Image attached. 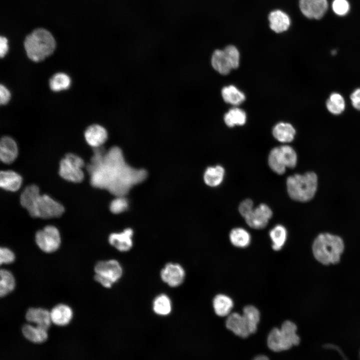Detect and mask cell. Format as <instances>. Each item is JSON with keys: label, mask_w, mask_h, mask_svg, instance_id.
<instances>
[{"label": "cell", "mask_w": 360, "mask_h": 360, "mask_svg": "<svg viewBox=\"0 0 360 360\" xmlns=\"http://www.w3.org/2000/svg\"><path fill=\"white\" fill-rule=\"evenodd\" d=\"M86 169L92 186L106 190L116 196H124L147 176L144 170L136 169L128 164L118 146L108 151L101 146L94 148Z\"/></svg>", "instance_id": "1"}, {"label": "cell", "mask_w": 360, "mask_h": 360, "mask_svg": "<svg viewBox=\"0 0 360 360\" xmlns=\"http://www.w3.org/2000/svg\"><path fill=\"white\" fill-rule=\"evenodd\" d=\"M52 35L46 29L37 28L25 38L24 46L28 58L35 62L44 60L52 54L56 48Z\"/></svg>", "instance_id": "2"}, {"label": "cell", "mask_w": 360, "mask_h": 360, "mask_svg": "<svg viewBox=\"0 0 360 360\" xmlns=\"http://www.w3.org/2000/svg\"><path fill=\"white\" fill-rule=\"evenodd\" d=\"M344 249L342 240L337 236L328 233L320 234L312 244L314 258L324 264L338 263Z\"/></svg>", "instance_id": "3"}, {"label": "cell", "mask_w": 360, "mask_h": 360, "mask_svg": "<svg viewBox=\"0 0 360 360\" xmlns=\"http://www.w3.org/2000/svg\"><path fill=\"white\" fill-rule=\"evenodd\" d=\"M286 189L290 197L296 201L306 202L314 196L318 187V177L312 172L295 174L287 178Z\"/></svg>", "instance_id": "4"}, {"label": "cell", "mask_w": 360, "mask_h": 360, "mask_svg": "<svg viewBox=\"0 0 360 360\" xmlns=\"http://www.w3.org/2000/svg\"><path fill=\"white\" fill-rule=\"evenodd\" d=\"M296 330L295 324L290 320L284 322L280 328H274L268 336V348L274 352H278L298 344L300 338L296 334Z\"/></svg>", "instance_id": "5"}, {"label": "cell", "mask_w": 360, "mask_h": 360, "mask_svg": "<svg viewBox=\"0 0 360 360\" xmlns=\"http://www.w3.org/2000/svg\"><path fill=\"white\" fill-rule=\"evenodd\" d=\"M297 155L294 149L284 145L273 148L268 157L270 168L278 174H284L287 168H292L296 165Z\"/></svg>", "instance_id": "6"}, {"label": "cell", "mask_w": 360, "mask_h": 360, "mask_svg": "<svg viewBox=\"0 0 360 360\" xmlns=\"http://www.w3.org/2000/svg\"><path fill=\"white\" fill-rule=\"evenodd\" d=\"M26 210L32 217L42 218L60 216L64 211L62 205L46 194H39Z\"/></svg>", "instance_id": "7"}, {"label": "cell", "mask_w": 360, "mask_h": 360, "mask_svg": "<svg viewBox=\"0 0 360 360\" xmlns=\"http://www.w3.org/2000/svg\"><path fill=\"white\" fill-rule=\"evenodd\" d=\"M95 280L103 286L110 288L122 276V269L116 260L98 262L95 266Z\"/></svg>", "instance_id": "8"}, {"label": "cell", "mask_w": 360, "mask_h": 360, "mask_svg": "<svg viewBox=\"0 0 360 360\" xmlns=\"http://www.w3.org/2000/svg\"><path fill=\"white\" fill-rule=\"evenodd\" d=\"M83 160L72 153L67 154L60 162L59 174L64 179L74 182H80L84 178L82 168Z\"/></svg>", "instance_id": "9"}, {"label": "cell", "mask_w": 360, "mask_h": 360, "mask_svg": "<svg viewBox=\"0 0 360 360\" xmlns=\"http://www.w3.org/2000/svg\"><path fill=\"white\" fill-rule=\"evenodd\" d=\"M36 244L39 248L46 252H52L56 250L60 244V236L56 228L48 226L36 234Z\"/></svg>", "instance_id": "10"}, {"label": "cell", "mask_w": 360, "mask_h": 360, "mask_svg": "<svg viewBox=\"0 0 360 360\" xmlns=\"http://www.w3.org/2000/svg\"><path fill=\"white\" fill-rule=\"evenodd\" d=\"M272 216L270 208L266 204H261L256 208H253L244 218L250 228L262 229L267 226Z\"/></svg>", "instance_id": "11"}, {"label": "cell", "mask_w": 360, "mask_h": 360, "mask_svg": "<svg viewBox=\"0 0 360 360\" xmlns=\"http://www.w3.org/2000/svg\"><path fill=\"white\" fill-rule=\"evenodd\" d=\"M299 6L305 16L319 20L326 12L328 2L327 0H300Z\"/></svg>", "instance_id": "12"}, {"label": "cell", "mask_w": 360, "mask_h": 360, "mask_svg": "<svg viewBox=\"0 0 360 360\" xmlns=\"http://www.w3.org/2000/svg\"><path fill=\"white\" fill-rule=\"evenodd\" d=\"M184 276L183 268L177 264H167L160 272L162 280L171 287H176L182 284Z\"/></svg>", "instance_id": "13"}, {"label": "cell", "mask_w": 360, "mask_h": 360, "mask_svg": "<svg viewBox=\"0 0 360 360\" xmlns=\"http://www.w3.org/2000/svg\"><path fill=\"white\" fill-rule=\"evenodd\" d=\"M226 326L236 335L242 338L252 334L248 323L242 314H230L226 320Z\"/></svg>", "instance_id": "14"}, {"label": "cell", "mask_w": 360, "mask_h": 360, "mask_svg": "<svg viewBox=\"0 0 360 360\" xmlns=\"http://www.w3.org/2000/svg\"><path fill=\"white\" fill-rule=\"evenodd\" d=\"M84 138L88 144L94 148L101 146L107 140L108 134L102 126L94 124L89 126L85 130Z\"/></svg>", "instance_id": "15"}, {"label": "cell", "mask_w": 360, "mask_h": 360, "mask_svg": "<svg viewBox=\"0 0 360 360\" xmlns=\"http://www.w3.org/2000/svg\"><path fill=\"white\" fill-rule=\"evenodd\" d=\"M133 230L127 228L120 233H112L108 237V242L120 252L129 250L132 246Z\"/></svg>", "instance_id": "16"}, {"label": "cell", "mask_w": 360, "mask_h": 360, "mask_svg": "<svg viewBox=\"0 0 360 360\" xmlns=\"http://www.w3.org/2000/svg\"><path fill=\"white\" fill-rule=\"evenodd\" d=\"M210 61L213 68L222 75L228 74L234 69L232 62L224 50H214Z\"/></svg>", "instance_id": "17"}, {"label": "cell", "mask_w": 360, "mask_h": 360, "mask_svg": "<svg viewBox=\"0 0 360 360\" xmlns=\"http://www.w3.org/2000/svg\"><path fill=\"white\" fill-rule=\"evenodd\" d=\"M26 320L36 326L48 330L52 322L50 312L42 308H30L26 312Z\"/></svg>", "instance_id": "18"}, {"label": "cell", "mask_w": 360, "mask_h": 360, "mask_svg": "<svg viewBox=\"0 0 360 360\" xmlns=\"http://www.w3.org/2000/svg\"><path fill=\"white\" fill-rule=\"evenodd\" d=\"M18 149L16 142L10 137L5 136L0 142V158L4 163L10 164L16 158Z\"/></svg>", "instance_id": "19"}, {"label": "cell", "mask_w": 360, "mask_h": 360, "mask_svg": "<svg viewBox=\"0 0 360 360\" xmlns=\"http://www.w3.org/2000/svg\"><path fill=\"white\" fill-rule=\"evenodd\" d=\"M270 26L276 33L284 32L288 30L290 24L289 16L280 10H274L268 15Z\"/></svg>", "instance_id": "20"}, {"label": "cell", "mask_w": 360, "mask_h": 360, "mask_svg": "<svg viewBox=\"0 0 360 360\" xmlns=\"http://www.w3.org/2000/svg\"><path fill=\"white\" fill-rule=\"evenodd\" d=\"M51 320L54 324L64 326L68 324L72 317V310L68 306L59 304L56 306L50 312Z\"/></svg>", "instance_id": "21"}, {"label": "cell", "mask_w": 360, "mask_h": 360, "mask_svg": "<svg viewBox=\"0 0 360 360\" xmlns=\"http://www.w3.org/2000/svg\"><path fill=\"white\" fill-rule=\"evenodd\" d=\"M22 182L20 175L12 170L1 171L0 186L6 190L15 192L19 189Z\"/></svg>", "instance_id": "22"}, {"label": "cell", "mask_w": 360, "mask_h": 360, "mask_svg": "<svg viewBox=\"0 0 360 360\" xmlns=\"http://www.w3.org/2000/svg\"><path fill=\"white\" fill-rule=\"evenodd\" d=\"M274 138L281 142H291L294 139L296 130L292 124L286 122H279L272 129Z\"/></svg>", "instance_id": "23"}, {"label": "cell", "mask_w": 360, "mask_h": 360, "mask_svg": "<svg viewBox=\"0 0 360 360\" xmlns=\"http://www.w3.org/2000/svg\"><path fill=\"white\" fill-rule=\"evenodd\" d=\"M22 332L27 340L36 344L44 342L48 336L46 330L29 324H24L22 328Z\"/></svg>", "instance_id": "24"}, {"label": "cell", "mask_w": 360, "mask_h": 360, "mask_svg": "<svg viewBox=\"0 0 360 360\" xmlns=\"http://www.w3.org/2000/svg\"><path fill=\"white\" fill-rule=\"evenodd\" d=\"M224 172V170L221 166L208 167L204 174V182L211 187L217 186L222 182Z\"/></svg>", "instance_id": "25"}, {"label": "cell", "mask_w": 360, "mask_h": 360, "mask_svg": "<svg viewBox=\"0 0 360 360\" xmlns=\"http://www.w3.org/2000/svg\"><path fill=\"white\" fill-rule=\"evenodd\" d=\"M234 306L232 300L228 296L219 294L213 300V307L215 313L218 316H228Z\"/></svg>", "instance_id": "26"}, {"label": "cell", "mask_w": 360, "mask_h": 360, "mask_svg": "<svg viewBox=\"0 0 360 360\" xmlns=\"http://www.w3.org/2000/svg\"><path fill=\"white\" fill-rule=\"evenodd\" d=\"M222 96L226 102L232 105H238L245 100L244 93L232 85L224 87L222 90Z\"/></svg>", "instance_id": "27"}, {"label": "cell", "mask_w": 360, "mask_h": 360, "mask_svg": "<svg viewBox=\"0 0 360 360\" xmlns=\"http://www.w3.org/2000/svg\"><path fill=\"white\" fill-rule=\"evenodd\" d=\"M232 244L238 248H245L250 244L251 237L248 231L242 228H233L230 234Z\"/></svg>", "instance_id": "28"}, {"label": "cell", "mask_w": 360, "mask_h": 360, "mask_svg": "<svg viewBox=\"0 0 360 360\" xmlns=\"http://www.w3.org/2000/svg\"><path fill=\"white\" fill-rule=\"evenodd\" d=\"M246 116L245 112L238 108H232L228 110L224 116V121L228 127L234 126L244 125L246 122Z\"/></svg>", "instance_id": "29"}, {"label": "cell", "mask_w": 360, "mask_h": 360, "mask_svg": "<svg viewBox=\"0 0 360 360\" xmlns=\"http://www.w3.org/2000/svg\"><path fill=\"white\" fill-rule=\"evenodd\" d=\"M287 236L286 228L281 224H278L270 232V236L272 240V248L275 250H280L284 246Z\"/></svg>", "instance_id": "30"}, {"label": "cell", "mask_w": 360, "mask_h": 360, "mask_svg": "<svg viewBox=\"0 0 360 360\" xmlns=\"http://www.w3.org/2000/svg\"><path fill=\"white\" fill-rule=\"evenodd\" d=\"M0 296L3 297L13 290L16 282L12 274L5 269L0 270Z\"/></svg>", "instance_id": "31"}, {"label": "cell", "mask_w": 360, "mask_h": 360, "mask_svg": "<svg viewBox=\"0 0 360 360\" xmlns=\"http://www.w3.org/2000/svg\"><path fill=\"white\" fill-rule=\"evenodd\" d=\"M154 312L160 316H166L172 310V302L166 295L162 294L157 296L153 302Z\"/></svg>", "instance_id": "32"}, {"label": "cell", "mask_w": 360, "mask_h": 360, "mask_svg": "<svg viewBox=\"0 0 360 360\" xmlns=\"http://www.w3.org/2000/svg\"><path fill=\"white\" fill-rule=\"evenodd\" d=\"M242 314L248 323L251 334L254 333L260 320L259 310L255 306L248 305L244 308Z\"/></svg>", "instance_id": "33"}, {"label": "cell", "mask_w": 360, "mask_h": 360, "mask_svg": "<svg viewBox=\"0 0 360 360\" xmlns=\"http://www.w3.org/2000/svg\"><path fill=\"white\" fill-rule=\"evenodd\" d=\"M71 84L70 78L63 72L54 74L50 80V89L54 92H60L69 88Z\"/></svg>", "instance_id": "34"}, {"label": "cell", "mask_w": 360, "mask_h": 360, "mask_svg": "<svg viewBox=\"0 0 360 360\" xmlns=\"http://www.w3.org/2000/svg\"><path fill=\"white\" fill-rule=\"evenodd\" d=\"M326 106L330 113L334 114H340L345 108L344 98L340 94L333 92L326 100Z\"/></svg>", "instance_id": "35"}, {"label": "cell", "mask_w": 360, "mask_h": 360, "mask_svg": "<svg viewBox=\"0 0 360 360\" xmlns=\"http://www.w3.org/2000/svg\"><path fill=\"white\" fill-rule=\"evenodd\" d=\"M128 206V200L124 196H118L111 202L110 210L112 212L118 214L126 210Z\"/></svg>", "instance_id": "36"}, {"label": "cell", "mask_w": 360, "mask_h": 360, "mask_svg": "<svg viewBox=\"0 0 360 360\" xmlns=\"http://www.w3.org/2000/svg\"><path fill=\"white\" fill-rule=\"evenodd\" d=\"M332 8L336 14L344 16L349 12L350 6L347 0H334Z\"/></svg>", "instance_id": "37"}, {"label": "cell", "mask_w": 360, "mask_h": 360, "mask_svg": "<svg viewBox=\"0 0 360 360\" xmlns=\"http://www.w3.org/2000/svg\"><path fill=\"white\" fill-rule=\"evenodd\" d=\"M224 50L229 56L232 66L233 68H238L240 64V53L237 48L232 45H229L224 48Z\"/></svg>", "instance_id": "38"}, {"label": "cell", "mask_w": 360, "mask_h": 360, "mask_svg": "<svg viewBox=\"0 0 360 360\" xmlns=\"http://www.w3.org/2000/svg\"><path fill=\"white\" fill-rule=\"evenodd\" d=\"M15 258L13 252L8 248H0V264H8L12 262Z\"/></svg>", "instance_id": "39"}, {"label": "cell", "mask_w": 360, "mask_h": 360, "mask_svg": "<svg viewBox=\"0 0 360 360\" xmlns=\"http://www.w3.org/2000/svg\"><path fill=\"white\" fill-rule=\"evenodd\" d=\"M254 204L252 200L247 198L240 202L238 206V211L244 218L252 208Z\"/></svg>", "instance_id": "40"}, {"label": "cell", "mask_w": 360, "mask_h": 360, "mask_svg": "<svg viewBox=\"0 0 360 360\" xmlns=\"http://www.w3.org/2000/svg\"><path fill=\"white\" fill-rule=\"evenodd\" d=\"M11 94L9 90L4 85L0 86V103L1 104H6L10 100Z\"/></svg>", "instance_id": "41"}, {"label": "cell", "mask_w": 360, "mask_h": 360, "mask_svg": "<svg viewBox=\"0 0 360 360\" xmlns=\"http://www.w3.org/2000/svg\"><path fill=\"white\" fill-rule=\"evenodd\" d=\"M352 106L360 110V88L354 90L350 96Z\"/></svg>", "instance_id": "42"}, {"label": "cell", "mask_w": 360, "mask_h": 360, "mask_svg": "<svg viewBox=\"0 0 360 360\" xmlns=\"http://www.w3.org/2000/svg\"><path fill=\"white\" fill-rule=\"evenodd\" d=\"M8 50V40L7 38L1 36L0 38V56L4 57L7 54Z\"/></svg>", "instance_id": "43"}, {"label": "cell", "mask_w": 360, "mask_h": 360, "mask_svg": "<svg viewBox=\"0 0 360 360\" xmlns=\"http://www.w3.org/2000/svg\"><path fill=\"white\" fill-rule=\"evenodd\" d=\"M253 360H269V358L264 355H259L256 356Z\"/></svg>", "instance_id": "44"}, {"label": "cell", "mask_w": 360, "mask_h": 360, "mask_svg": "<svg viewBox=\"0 0 360 360\" xmlns=\"http://www.w3.org/2000/svg\"><path fill=\"white\" fill-rule=\"evenodd\" d=\"M336 50H332V55L336 54Z\"/></svg>", "instance_id": "45"}]
</instances>
